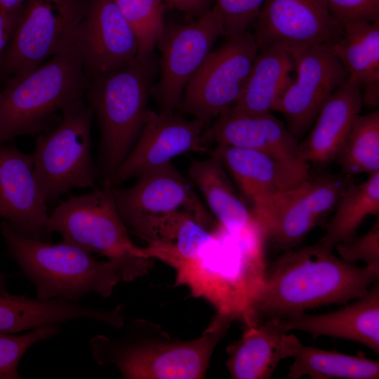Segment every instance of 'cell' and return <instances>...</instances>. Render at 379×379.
I'll return each mask as SVG.
<instances>
[{
    "mask_svg": "<svg viewBox=\"0 0 379 379\" xmlns=\"http://www.w3.org/2000/svg\"><path fill=\"white\" fill-rule=\"evenodd\" d=\"M47 228L63 241L118 262L123 281H133L152 268L153 260L144 258L142 247L131 239L109 186L61 202L48 215Z\"/></svg>",
    "mask_w": 379,
    "mask_h": 379,
    "instance_id": "obj_5",
    "label": "cell"
},
{
    "mask_svg": "<svg viewBox=\"0 0 379 379\" xmlns=\"http://www.w3.org/2000/svg\"><path fill=\"white\" fill-rule=\"evenodd\" d=\"M334 249L340 258L352 263L358 260L366 265L379 267V218L362 236L339 243Z\"/></svg>",
    "mask_w": 379,
    "mask_h": 379,
    "instance_id": "obj_35",
    "label": "cell"
},
{
    "mask_svg": "<svg viewBox=\"0 0 379 379\" xmlns=\"http://www.w3.org/2000/svg\"><path fill=\"white\" fill-rule=\"evenodd\" d=\"M222 35L223 17L214 4L188 24L167 31L159 41L160 76L157 97L160 112L173 114L179 107L184 91Z\"/></svg>",
    "mask_w": 379,
    "mask_h": 379,
    "instance_id": "obj_12",
    "label": "cell"
},
{
    "mask_svg": "<svg viewBox=\"0 0 379 379\" xmlns=\"http://www.w3.org/2000/svg\"><path fill=\"white\" fill-rule=\"evenodd\" d=\"M124 222L128 231L147 243L142 247L144 258L159 260L175 270L198 257L215 230L180 213L140 215Z\"/></svg>",
    "mask_w": 379,
    "mask_h": 379,
    "instance_id": "obj_20",
    "label": "cell"
},
{
    "mask_svg": "<svg viewBox=\"0 0 379 379\" xmlns=\"http://www.w3.org/2000/svg\"><path fill=\"white\" fill-rule=\"evenodd\" d=\"M166 5L196 18L208 11L213 0H164Z\"/></svg>",
    "mask_w": 379,
    "mask_h": 379,
    "instance_id": "obj_37",
    "label": "cell"
},
{
    "mask_svg": "<svg viewBox=\"0 0 379 379\" xmlns=\"http://www.w3.org/2000/svg\"><path fill=\"white\" fill-rule=\"evenodd\" d=\"M78 36L85 71L93 77L138 58L136 38L114 0H89Z\"/></svg>",
    "mask_w": 379,
    "mask_h": 379,
    "instance_id": "obj_18",
    "label": "cell"
},
{
    "mask_svg": "<svg viewBox=\"0 0 379 379\" xmlns=\"http://www.w3.org/2000/svg\"><path fill=\"white\" fill-rule=\"evenodd\" d=\"M220 11L225 36H235L248 31L258 15L265 0H213Z\"/></svg>",
    "mask_w": 379,
    "mask_h": 379,
    "instance_id": "obj_34",
    "label": "cell"
},
{
    "mask_svg": "<svg viewBox=\"0 0 379 379\" xmlns=\"http://www.w3.org/2000/svg\"><path fill=\"white\" fill-rule=\"evenodd\" d=\"M27 0H0V13L6 16L19 18Z\"/></svg>",
    "mask_w": 379,
    "mask_h": 379,
    "instance_id": "obj_39",
    "label": "cell"
},
{
    "mask_svg": "<svg viewBox=\"0 0 379 379\" xmlns=\"http://www.w3.org/2000/svg\"><path fill=\"white\" fill-rule=\"evenodd\" d=\"M258 53L251 32L228 37L190 81L178 108L209 126L237 101Z\"/></svg>",
    "mask_w": 379,
    "mask_h": 379,
    "instance_id": "obj_10",
    "label": "cell"
},
{
    "mask_svg": "<svg viewBox=\"0 0 379 379\" xmlns=\"http://www.w3.org/2000/svg\"><path fill=\"white\" fill-rule=\"evenodd\" d=\"M93 78L88 105L99 121L102 164L107 180L128 155L143 126L152 81L150 59H136Z\"/></svg>",
    "mask_w": 379,
    "mask_h": 379,
    "instance_id": "obj_6",
    "label": "cell"
},
{
    "mask_svg": "<svg viewBox=\"0 0 379 379\" xmlns=\"http://www.w3.org/2000/svg\"><path fill=\"white\" fill-rule=\"evenodd\" d=\"M203 140L207 145L213 142L261 152L290 166L310 169L300 157L298 139L270 112L248 114L229 109L205 129Z\"/></svg>",
    "mask_w": 379,
    "mask_h": 379,
    "instance_id": "obj_19",
    "label": "cell"
},
{
    "mask_svg": "<svg viewBox=\"0 0 379 379\" xmlns=\"http://www.w3.org/2000/svg\"><path fill=\"white\" fill-rule=\"evenodd\" d=\"M332 15L341 24L379 19V0H324Z\"/></svg>",
    "mask_w": 379,
    "mask_h": 379,
    "instance_id": "obj_36",
    "label": "cell"
},
{
    "mask_svg": "<svg viewBox=\"0 0 379 379\" xmlns=\"http://www.w3.org/2000/svg\"><path fill=\"white\" fill-rule=\"evenodd\" d=\"M350 182L343 174L310 177L252 212L265 239L286 251L294 248L333 208Z\"/></svg>",
    "mask_w": 379,
    "mask_h": 379,
    "instance_id": "obj_11",
    "label": "cell"
},
{
    "mask_svg": "<svg viewBox=\"0 0 379 379\" xmlns=\"http://www.w3.org/2000/svg\"><path fill=\"white\" fill-rule=\"evenodd\" d=\"M335 161L349 177L379 171L378 110L357 116Z\"/></svg>",
    "mask_w": 379,
    "mask_h": 379,
    "instance_id": "obj_31",
    "label": "cell"
},
{
    "mask_svg": "<svg viewBox=\"0 0 379 379\" xmlns=\"http://www.w3.org/2000/svg\"><path fill=\"white\" fill-rule=\"evenodd\" d=\"M335 206L325 234L317 242L331 251L339 243L354 237L357 228L368 216H378L379 171L368 175L361 182H350Z\"/></svg>",
    "mask_w": 379,
    "mask_h": 379,
    "instance_id": "obj_30",
    "label": "cell"
},
{
    "mask_svg": "<svg viewBox=\"0 0 379 379\" xmlns=\"http://www.w3.org/2000/svg\"><path fill=\"white\" fill-rule=\"evenodd\" d=\"M284 345L288 357L293 358L288 378L298 379H378L379 361L366 357L364 352L351 355L326 350L301 343L294 334L284 335Z\"/></svg>",
    "mask_w": 379,
    "mask_h": 379,
    "instance_id": "obj_29",
    "label": "cell"
},
{
    "mask_svg": "<svg viewBox=\"0 0 379 379\" xmlns=\"http://www.w3.org/2000/svg\"><path fill=\"white\" fill-rule=\"evenodd\" d=\"M0 142V218L17 232L51 241L47 201L34 169L32 155Z\"/></svg>",
    "mask_w": 379,
    "mask_h": 379,
    "instance_id": "obj_17",
    "label": "cell"
},
{
    "mask_svg": "<svg viewBox=\"0 0 379 379\" xmlns=\"http://www.w3.org/2000/svg\"><path fill=\"white\" fill-rule=\"evenodd\" d=\"M86 87L77 34L46 62L14 76L0 93V142L39 131L57 111L83 100Z\"/></svg>",
    "mask_w": 379,
    "mask_h": 379,
    "instance_id": "obj_4",
    "label": "cell"
},
{
    "mask_svg": "<svg viewBox=\"0 0 379 379\" xmlns=\"http://www.w3.org/2000/svg\"><path fill=\"white\" fill-rule=\"evenodd\" d=\"M59 124L36 140V178L48 202L77 187H93L98 171L91 154L93 111L84 100L62 111Z\"/></svg>",
    "mask_w": 379,
    "mask_h": 379,
    "instance_id": "obj_8",
    "label": "cell"
},
{
    "mask_svg": "<svg viewBox=\"0 0 379 379\" xmlns=\"http://www.w3.org/2000/svg\"><path fill=\"white\" fill-rule=\"evenodd\" d=\"M6 276L0 272V291H6Z\"/></svg>",
    "mask_w": 379,
    "mask_h": 379,
    "instance_id": "obj_40",
    "label": "cell"
},
{
    "mask_svg": "<svg viewBox=\"0 0 379 379\" xmlns=\"http://www.w3.org/2000/svg\"><path fill=\"white\" fill-rule=\"evenodd\" d=\"M362 105L360 88L347 79L324 103L310 133L299 142L301 158L308 164L335 161Z\"/></svg>",
    "mask_w": 379,
    "mask_h": 379,
    "instance_id": "obj_23",
    "label": "cell"
},
{
    "mask_svg": "<svg viewBox=\"0 0 379 379\" xmlns=\"http://www.w3.org/2000/svg\"><path fill=\"white\" fill-rule=\"evenodd\" d=\"M207 126L201 121L173 114L148 110L140 133L131 149L106 186L117 185L131 178L159 168L182 154L207 152L203 140Z\"/></svg>",
    "mask_w": 379,
    "mask_h": 379,
    "instance_id": "obj_15",
    "label": "cell"
},
{
    "mask_svg": "<svg viewBox=\"0 0 379 379\" xmlns=\"http://www.w3.org/2000/svg\"><path fill=\"white\" fill-rule=\"evenodd\" d=\"M291 52L280 46L258 51L239 98L230 107L248 114L269 113L292 82Z\"/></svg>",
    "mask_w": 379,
    "mask_h": 379,
    "instance_id": "obj_28",
    "label": "cell"
},
{
    "mask_svg": "<svg viewBox=\"0 0 379 379\" xmlns=\"http://www.w3.org/2000/svg\"><path fill=\"white\" fill-rule=\"evenodd\" d=\"M0 230L8 255L32 283L38 298L80 304L88 293L110 296L123 281L122 268L114 260H98L92 253L63 240L53 244L26 237L4 220Z\"/></svg>",
    "mask_w": 379,
    "mask_h": 379,
    "instance_id": "obj_3",
    "label": "cell"
},
{
    "mask_svg": "<svg viewBox=\"0 0 379 379\" xmlns=\"http://www.w3.org/2000/svg\"><path fill=\"white\" fill-rule=\"evenodd\" d=\"M262 244L243 245L234 255L221 249L218 227L198 257L175 272L174 286H187L191 295L211 303L217 314L244 318L265 270Z\"/></svg>",
    "mask_w": 379,
    "mask_h": 379,
    "instance_id": "obj_7",
    "label": "cell"
},
{
    "mask_svg": "<svg viewBox=\"0 0 379 379\" xmlns=\"http://www.w3.org/2000/svg\"><path fill=\"white\" fill-rule=\"evenodd\" d=\"M226 173L213 154L206 159L194 161L188 169L191 180L202 193L208 211L220 226L232 234L262 232Z\"/></svg>",
    "mask_w": 379,
    "mask_h": 379,
    "instance_id": "obj_25",
    "label": "cell"
},
{
    "mask_svg": "<svg viewBox=\"0 0 379 379\" xmlns=\"http://www.w3.org/2000/svg\"><path fill=\"white\" fill-rule=\"evenodd\" d=\"M331 48L361 90L362 102L369 107L379 103V19L343 25L340 37Z\"/></svg>",
    "mask_w": 379,
    "mask_h": 379,
    "instance_id": "obj_24",
    "label": "cell"
},
{
    "mask_svg": "<svg viewBox=\"0 0 379 379\" xmlns=\"http://www.w3.org/2000/svg\"><path fill=\"white\" fill-rule=\"evenodd\" d=\"M378 278L379 267H357L317 243L288 250L265 268L243 320L251 325L323 305H345L364 295Z\"/></svg>",
    "mask_w": 379,
    "mask_h": 379,
    "instance_id": "obj_1",
    "label": "cell"
},
{
    "mask_svg": "<svg viewBox=\"0 0 379 379\" xmlns=\"http://www.w3.org/2000/svg\"><path fill=\"white\" fill-rule=\"evenodd\" d=\"M233 320L217 314L197 338H171L159 325L133 319L117 338L97 335L89 341L94 360L114 366L126 379L204 378L212 354Z\"/></svg>",
    "mask_w": 379,
    "mask_h": 379,
    "instance_id": "obj_2",
    "label": "cell"
},
{
    "mask_svg": "<svg viewBox=\"0 0 379 379\" xmlns=\"http://www.w3.org/2000/svg\"><path fill=\"white\" fill-rule=\"evenodd\" d=\"M18 18L6 16L0 13V57L10 42Z\"/></svg>",
    "mask_w": 379,
    "mask_h": 379,
    "instance_id": "obj_38",
    "label": "cell"
},
{
    "mask_svg": "<svg viewBox=\"0 0 379 379\" xmlns=\"http://www.w3.org/2000/svg\"><path fill=\"white\" fill-rule=\"evenodd\" d=\"M59 324H46L21 334L0 333V379H19L20 359L33 345L58 334Z\"/></svg>",
    "mask_w": 379,
    "mask_h": 379,
    "instance_id": "obj_33",
    "label": "cell"
},
{
    "mask_svg": "<svg viewBox=\"0 0 379 379\" xmlns=\"http://www.w3.org/2000/svg\"><path fill=\"white\" fill-rule=\"evenodd\" d=\"M295 77L274 106L286 126L297 138L312 127L320 109L347 74L333 54L331 45H319L290 51Z\"/></svg>",
    "mask_w": 379,
    "mask_h": 379,
    "instance_id": "obj_13",
    "label": "cell"
},
{
    "mask_svg": "<svg viewBox=\"0 0 379 379\" xmlns=\"http://www.w3.org/2000/svg\"><path fill=\"white\" fill-rule=\"evenodd\" d=\"M255 211L281 192L310 177L309 169L290 166L265 153L226 145L212 152Z\"/></svg>",
    "mask_w": 379,
    "mask_h": 379,
    "instance_id": "obj_21",
    "label": "cell"
},
{
    "mask_svg": "<svg viewBox=\"0 0 379 379\" xmlns=\"http://www.w3.org/2000/svg\"><path fill=\"white\" fill-rule=\"evenodd\" d=\"M286 332L279 319L247 325L239 340L226 347V366L234 379L270 378L279 362L287 358L284 339Z\"/></svg>",
    "mask_w": 379,
    "mask_h": 379,
    "instance_id": "obj_26",
    "label": "cell"
},
{
    "mask_svg": "<svg viewBox=\"0 0 379 379\" xmlns=\"http://www.w3.org/2000/svg\"><path fill=\"white\" fill-rule=\"evenodd\" d=\"M255 23L252 33L258 51L331 45L343 32L324 0H265Z\"/></svg>",
    "mask_w": 379,
    "mask_h": 379,
    "instance_id": "obj_14",
    "label": "cell"
},
{
    "mask_svg": "<svg viewBox=\"0 0 379 379\" xmlns=\"http://www.w3.org/2000/svg\"><path fill=\"white\" fill-rule=\"evenodd\" d=\"M279 320L284 332L298 330L312 337L328 336L352 340L379 353V285L338 310L319 314L302 312Z\"/></svg>",
    "mask_w": 379,
    "mask_h": 379,
    "instance_id": "obj_22",
    "label": "cell"
},
{
    "mask_svg": "<svg viewBox=\"0 0 379 379\" xmlns=\"http://www.w3.org/2000/svg\"><path fill=\"white\" fill-rule=\"evenodd\" d=\"M126 189H112L123 220L131 218L180 213L190 215L210 230L214 218L182 174L167 164L145 173Z\"/></svg>",
    "mask_w": 379,
    "mask_h": 379,
    "instance_id": "obj_16",
    "label": "cell"
},
{
    "mask_svg": "<svg viewBox=\"0 0 379 379\" xmlns=\"http://www.w3.org/2000/svg\"><path fill=\"white\" fill-rule=\"evenodd\" d=\"M114 2L136 38L137 59H151L153 50L166 29L164 0H114Z\"/></svg>",
    "mask_w": 379,
    "mask_h": 379,
    "instance_id": "obj_32",
    "label": "cell"
},
{
    "mask_svg": "<svg viewBox=\"0 0 379 379\" xmlns=\"http://www.w3.org/2000/svg\"><path fill=\"white\" fill-rule=\"evenodd\" d=\"M89 0H27L4 57L5 70L19 75L51 58L74 40Z\"/></svg>",
    "mask_w": 379,
    "mask_h": 379,
    "instance_id": "obj_9",
    "label": "cell"
},
{
    "mask_svg": "<svg viewBox=\"0 0 379 379\" xmlns=\"http://www.w3.org/2000/svg\"><path fill=\"white\" fill-rule=\"evenodd\" d=\"M108 310L74 303L61 298L44 300L0 291V333H16L46 324L74 319L106 322Z\"/></svg>",
    "mask_w": 379,
    "mask_h": 379,
    "instance_id": "obj_27",
    "label": "cell"
}]
</instances>
